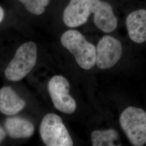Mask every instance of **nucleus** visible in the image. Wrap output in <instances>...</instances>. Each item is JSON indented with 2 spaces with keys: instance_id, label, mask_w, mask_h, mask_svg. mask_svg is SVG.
Wrapping results in <instances>:
<instances>
[{
  "instance_id": "f257e3e1",
  "label": "nucleus",
  "mask_w": 146,
  "mask_h": 146,
  "mask_svg": "<svg viewBox=\"0 0 146 146\" xmlns=\"http://www.w3.org/2000/svg\"><path fill=\"white\" fill-rule=\"evenodd\" d=\"M61 42L82 69L89 70L96 64V48L80 31L73 29L65 31L61 37Z\"/></svg>"
},
{
  "instance_id": "f03ea898",
  "label": "nucleus",
  "mask_w": 146,
  "mask_h": 146,
  "mask_svg": "<svg viewBox=\"0 0 146 146\" xmlns=\"http://www.w3.org/2000/svg\"><path fill=\"white\" fill-rule=\"evenodd\" d=\"M37 60V47L33 42H28L19 47L5 71L8 80L18 81L24 78L34 67Z\"/></svg>"
},
{
  "instance_id": "7ed1b4c3",
  "label": "nucleus",
  "mask_w": 146,
  "mask_h": 146,
  "mask_svg": "<svg viewBox=\"0 0 146 146\" xmlns=\"http://www.w3.org/2000/svg\"><path fill=\"white\" fill-rule=\"evenodd\" d=\"M120 125L134 146H143L146 143V113L133 107L127 108L121 114Z\"/></svg>"
},
{
  "instance_id": "20e7f679",
  "label": "nucleus",
  "mask_w": 146,
  "mask_h": 146,
  "mask_svg": "<svg viewBox=\"0 0 146 146\" xmlns=\"http://www.w3.org/2000/svg\"><path fill=\"white\" fill-rule=\"evenodd\" d=\"M40 133L42 141L48 146H72L73 141L61 118L49 113L43 118Z\"/></svg>"
},
{
  "instance_id": "39448f33",
  "label": "nucleus",
  "mask_w": 146,
  "mask_h": 146,
  "mask_svg": "<svg viewBox=\"0 0 146 146\" xmlns=\"http://www.w3.org/2000/svg\"><path fill=\"white\" fill-rule=\"evenodd\" d=\"M48 88L53 104L58 110L66 114H72L75 111L76 103L69 94L70 85L64 77L61 75L52 77Z\"/></svg>"
},
{
  "instance_id": "423d86ee",
  "label": "nucleus",
  "mask_w": 146,
  "mask_h": 146,
  "mask_svg": "<svg viewBox=\"0 0 146 146\" xmlns=\"http://www.w3.org/2000/svg\"><path fill=\"white\" fill-rule=\"evenodd\" d=\"M122 54V46L114 37L106 35L100 38L96 47V63L98 68L107 69L117 62Z\"/></svg>"
},
{
  "instance_id": "0eeeda50",
  "label": "nucleus",
  "mask_w": 146,
  "mask_h": 146,
  "mask_svg": "<svg viewBox=\"0 0 146 146\" xmlns=\"http://www.w3.org/2000/svg\"><path fill=\"white\" fill-rule=\"evenodd\" d=\"M90 8L94 24L100 31L110 33L116 29L117 18L110 3L103 0H90Z\"/></svg>"
},
{
  "instance_id": "6e6552de",
  "label": "nucleus",
  "mask_w": 146,
  "mask_h": 146,
  "mask_svg": "<svg viewBox=\"0 0 146 146\" xmlns=\"http://www.w3.org/2000/svg\"><path fill=\"white\" fill-rule=\"evenodd\" d=\"M91 14L90 0H70L63 13L66 26L76 28L87 23Z\"/></svg>"
},
{
  "instance_id": "1a4fd4ad",
  "label": "nucleus",
  "mask_w": 146,
  "mask_h": 146,
  "mask_svg": "<svg viewBox=\"0 0 146 146\" xmlns=\"http://www.w3.org/2000/svg\"><path fill=\"white\" fill-rule=\"evenodd\" d=\"M125 25L131 40L141 44L146 41V9H138L130 13L125 19Z\"/></svg>"
},
{
  "instance_id": "9d476101",
  "label": "nucleus",
  "mask_w": 146,
  "mask_h": 146,
  "mask_svg": "<svg viewBox=\"0 0 146 146\" xmlns=\"http://www.w3.org/2000/svg\"><path fill=\"white\" fill-rule=\"evenodd\" d=\"M26 103L9 87L0 90V111L5 115H14L22 110Z\"/></svg>"
},
{
  "instance_id": "9b49d317",
  "label": "nucleus",
  "mask_w": 146,
  "mask_h": 146,
  "mask_svg": "<svg viewBox=\"0 0 146 146\" xmlns=\"http://www.w3.org/2000/svg\"><path fill=\"white\" fill-rule=\"evenodd\" d=\"M5 127L9 135L14 139L30 137L34 133V127L31 122L19 117L7 119Z\"/></svg>"
},
{
  "instance_id": "f8f14e48",
  "label": "nucleus",
  "mask_w": 146,
  "mask_h": 146,
  "mask_svg": "<svg viewBox=\"0 0 146 146\" xmlns=\"http://www.w3.org/2000/svg\"><path fill=\"white\" fill-rule=\"evenodd\" d=\"M93 146H121L118 133L114 129L94 131L91 134Z\"/></svg>"
},
{
  "instance_id": "ddd939ff",
  "label": "nucleus",
  "mask_w": 146,
  "mask_h": 146,
  "mask_svg": "<svg viewBox=\"0 0 146 146\" xmlns=\"http://www.w3.org/2000/svg\"><path fill=\"white\" fill-rule=\"evenodd\" d=\"M23 3L27 10L34 15H40L46 10L50 0H19Z\"/></svg>"
},
{
  "instance_id": "4468645a",
  "label": "nucleus",
  "mask_w": 146,
  "mask_h": 146,
  "mask_svg": "<svg viewBox=\"0 0 146 146\" xmlns=\"http://www.w3.org/2000/svg\"><path fill=\"white\" fill-rule=\"evenodd\" d=\"M6 135L5 131L3 129V128L0 125V143L2 141Z\"/></svg>"
},
{
  "instance_id": "2eb2a0df",
  "label": "nucleus",
  "mask_w": 146,
  "mask_h": 146,
  "mask_svg": "<svg viewBox=\"0 0 146 146\" xmlns=\"http://www.w3.org/2000/svg\"><path fill=\"white\" fill-rule=\"evenodd\" d=\"M4 16H5V12H4V11H3V9H2V8H1V7H0V23L3 20Z\"/></svg>"
}]
</instances>
